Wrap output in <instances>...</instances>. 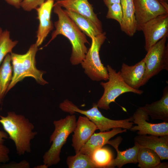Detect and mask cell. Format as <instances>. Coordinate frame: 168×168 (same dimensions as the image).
<instances>
[{
  "mask_svg": "<svg viewBox=\"0 0 168 168\" xmlns=\"http://www.w3.org/2000/svg\"><path fill=\"white\" fill-rule=\"evenodd\" d=\"M53 8L58 19L54 23L55 29L52 32L51 37L46 45L58 35H63L69 40L72 45L71 63L74 65L81 64L87 52L85 44H89V42L86 36L61 7L55 3Z\"/></svg>",
  "mask_w": 168,
  "mask_h": 168,
  "instance_id": "6da1fadb",
  "label": "cell"
},
{
  "mask_svg": "<svg viewBox=\"0 0 168 168\" xmlns=\"http://www.w3.org/2000/svg\"><path fill=\"white\" fill-rule=\"evenodd\" d=\"M0 123L14 143L20 156L31 152V141L37 135L34 125L25 116L10 111L6 116L0 115Z\"/></svg>",
  "mask_w": 168,
  "mask_h": 168,
  "instance_id": "7a4b0ae2",
  "label": "cell"
},
{
  "mask_svg": "<svg viewBox=\"0 0 168 168\" xmlns=\"http://www.w3.org/2000/svg\"><path fill=\"white\" fill-rule=\"evenodd\" d=\"M35 43L32 44L24 54L11 53L12 76L7 93L18 82L26 77L34 78L39 84L44 85L48 83L43 78L45 71L38 70L36 66L35 55L38 50Z\"/></svg>",
  "mask_w": 168,
  "mask_h": 168,
  "instance_id": "3957f363",
  "label": "cell"
},
{
  "mask_svg": "<svg viewBox=\"0 0 168 168\" xmlns=\"http://www.w3.org/2000/svg\"><path fill=\"white\" fill-rule=\"evenodd\" d=\"M76 116L73 114L53 122L54 130L50 137L51 145L43 156V162L48 167L58 164L60 161V154L67 139L74 131L76 125Z\"/></svg>",
  "mask_w": 168,
  "mask_h": 168,
  "instance_id": "277c9868",
  "label": "cell"
},
{
  "mask_svg": "<svg viewBox=\"0 0 168 168\" xmlns=\"http://www.w3.org/2000/svg\"><path fill=\"white\" fill-rule=\"evenodd\" d=\"M106 67L109 75L108 81L100 83L104 91L96 103L98 108L105 110L110 109V103L115 102L118 97L124 93L131 92L139 95L143 93L142 90L134 89L128 86L123 80L120 71L116 72L110 65H107Z\"/></svg>",
  "mask_w": 168,
  "mask_h": 168,
  "instance_id": "5b68a950",
  "label": "cell"
},
{
  "mask_svg": "<svg viewBox=\"0 0 168 168\" xmlns=\"http://www.w3.org/2000/svg\"><path fill=\"white\" fill-rule=\"evenodd\" d=\"M106 39L105 32L92 38L91 46L81 63L85 73L94 81L108 79L107 68L101 63L99 55L100 48Z\"/></svg>",
  "mask_w": 168,
  "mask_h": 168,
  "instance_id": "8992f818",
  "label": "cell"
},
{
  "mask_svg": "<svg viewBox=\"0 0 168 168\" xmlns=\"http://www.w3.org/2000/svg\"><path fill=\"white\" fill-rule=\"evenodd\" d=\"M167 37H164L147 52L144 58L145 72L143 86L161 71H168V45H166Z\"/></svg>",
  "mask_w": 168,
  "mask_h": 168,
  "instance_id": "52a82bcc",
  "label": "cell"
},
{
  "mask_svg": "<svg viewBox=\"0 0 168 168\" xmlns=\"http://www.w3.org/2000/svg\"><path fill=\"white\" fill-rule=\"evenodd\" d=\"M59 107L63 111L71 114L77 112L84 115L96 125L100 132L112 129L116 124L115 120L108 119L103 115L96 103L93 104L90 109L84 110L80 109L72 102L66 99L59 104Z\"/></svg>",
  "mask_w": 168,
  "mask_h": 168,
  "instance_id": "ba28073f",
  "label": "cell"
},
{
  "mask_svg": "<svg viewBox=\"0 0 168 168\" xmlns=\"http://www.w3.org/2000/svg\"><path fill=\"white\" fill-rule=\"evenodd\" d=\"M132 122L137 125L133 126L130 130L138 131V135L149 134L158 136L168 135V122L158 124L148 122L149 116L143 107H138L131 117Z\"/></svg>",
  "mask_w": 168,
  "mask_h": 168,
  "instance_id": "9c48e42d",
  "label": "cell"
},
{
  "mask_svg": "<svg viewBox=\"0 0 168 168\" xmlns=\"http://www.w3.org/2000/svg\"><path fill=\"white\" fill-rule=\"evenodd\" d=\"M145 38L146 51L168 35V13L163 14L150 20L142 26Z\"/></svg>",
  "mask_w": 168,
  "mask_h": 168,
  "instance_id": "30bf717a",
  "label": "cell"
},
{
  "mask_svg": "<svg viewBox=\"0 0 168 168\" xmlns=\"http://www.w3.org/2000/svg\"><path fill=\"white\" fill-rule=\"evenodd\" d=\"M137 31H141L143 25L158 16L168 13L158 0H133Z\"/></svg>",
  "mask_w": 168,
  "mask_h": 168,
  "instance_id": "8fae6325",
  "label": "cell"
},
{
  "mask_svg": "<svg viewBox=\"0 0 168 168\" xmlns=\"http://www.w3.org/2000/svg\"><path fill=\"white\" fill-rule=\"evenodd\" d=\"M54 4V0H46L35 9L37 12V18L39 21L35 43L38 47L41 44L53 29V25L51 19V16Z\"/></svg>",
  "mask_w": 168,
  "mask_h": 168,
  "instance_id": "7c38bea8",
  "label": "cell"
},
{
  "mask_svg": "<svg viewBox=\"0 0 168 168\" xmlns=\"http://www.w3.org/2000/svg\"><path fill=\"white\" fill-rule=\"evenodd\" d=\"M98 129L96 125L86 116H79L76 122L72 139V146L76 154L90 139L95 132Z\"/></svg>",
  "mask_w": 168,
  "mask_h": 168,
  "instance_id": "4fadbf2b",
  "label": "cell"
},
{
  "mask_svg": "<svg viewBox=\"0 0 168 168\" xmlns=\"http://www.w3.org/2000/svg\"><path fill=\"white\" fill-rule=\"evenodd\" d=\"M56 4L66 10L70 11L85 17L103 32L101 22L93 11L92 5L88 0H56Z\"/></svg>",
  "mask_w": 168,
  "mask_h": 168,
  "instance_id": "5bb4252c",
  "label": "cell"
},
{
  "mask_svg": "<svg viewBox=\"0 0 168 168\" xmlns=\"http://www.w3.org/2000/svg\"><path fill=\"white\" fill-rule=\"evenodd\" d=\"M134 141L139 147L154 151L161 160L168 159V135L162 136L138 135L134 137Z\"/></svg>",
  "mask_w": 168,
  "mask_h": 168,
  "instance_id": "9a60e30c",
  "label": "cell"
},
{
  "mask_svg": "<svg viewBox=\"0 0 168 168\" xmlns=\"http://www.w3.org/2000/svg\"><path fill=\"white\" fill-rule=\"evenodd\" d=\"M119 71L124 82L130 87L139 89L141 86H143L145 72L144 58L134 65L129 66L123 63Z\"/></svg>",
  "mask_w": 168,
  "mask_h": 168,
  "instance_id": "2e32d148",
  "label": "cell"
},
{
  "mask_svg": "<svg viewBox=\"0 0 168 168\" xmlns=\"http://www.w3.org/2000/svg\"><path fill=\"white\" fill-rule=\"evenodd\" d=\"M123 140L121 136H118L114 140H109L107 144L112 146L115 149L117 153L116 158L113 159L108 168H114L117 166L119 168L128 163H138L137 157L139 148V146L134 143L132 147L121 151L118 147Z\"/></svg>",
  "mask_w": 168,
  "mask_h": 168,
  "instance_id": "e0dca14e",
  "label": "cell"
},
{
  "mask_svg": "<svg viewBox=\"0 0 168 168\" xmlns=\"http://www.w3.org/2000/svg\"><path fill=\"white\" fill-rule=\"evenodd\" d=\"M127 130L125 129H122L121 128H115L109 131L94 133L79 152L86 155L90 158L96 150L107 144L110 139L117 134L126 132Z\"/></svg>",
  "mask_w": 168,
  "mask_h": 168,
  "instance_id": "ac0fdd59",
  "label": "cell"
},
{
  "mask_svg": "<svg viewBox=\"0 0 168 168\" xmlns=\"http://www.w3.org/2000/svg\"><path fill=\"white\" fill-rule=\"evenodd\" d=\"M120 4L123 12L121 30L128 36H133L137 31L133 0H121Z\"/></svg>",
  "mask_w": 168,
  "mask_h": 168,
  "instance_id": "d6986e66",
  "label": "cell"
},
{
  "mask_svg": "<svg viewBox=\"0 0 168 168\" xmlns=\"http://www.w3.org/2000/svg\"><path fill=\"white\" fill-rule=\"evenodd\" d=\"M152 119L168 122V86L164 89L163 95L159 100L143 107Z\"/></svg>",
  "mask_w": 168,
  "mask_h": 168,
  "instance_id": "ffe728a7",
  "label": "cell"
},
{
  "mask_svg": "<svg viewBox=\"0 0 168 168\" xmlns=\"http://www.w3.org/2000/svg\"><path fill=\"white\" fill-rule=\"evenodd\" d=\"M64 11L77 26L91 39L100 34V31L90 21L77 13L67 10Z\"/></svg>",
  "mask_w": 168,
  "mask_h": 168,
  "instance_id": "44dd1931",
  "label": "cell"
},
{
  "mask_svg": "<svg viewBox=\"0 0 168 168\" xmlns=\"http://www.w3.org/2000/svg\"><path fill=\"white\" fill-rule=\"evenodd\" d=\"M11 55L7 54L0 66V105L2 104L12 76Z\"/></svg>",
  "mask_w": 168,
  "mask_h": 168,
  "instance_id": "7402d4cb",
  "label": "cell"
},
{
  "mask_svg": "<svg viewBox=\"0 0 168 168\" xmlns=\"http://www.w3.org/2000/svg\"><path fill=\"white\" fill-rule=\"evenodd\" d=\"M137 160L140 168H160L161 159L154 151L147 148L139 147Z\"/></svg>",
  "mask_w": 168,
  "mask_h": 168,
  "instance_id": "603a6c76",
  "label": "cell"
},
{
  "mask_svg": "<svg viewBox=\"0 0 168 168\" xmlns=\"http://www.w3.org/2000/svg\"><path fill=\"white\" fill-rule=\"evenodd\" d=\"M90 158L97 168H108L114 159L111 150L103 147L96 150Z\"/></svg>",
  "mask_w": 168,
  "mask_h": 168,
  "instance_id": "cb8c5ba5",
  "label": "cell"
},
{
  "mask_svg": "<svg viewBox=\"0 0 168 168\" xmlns=\"http://www.w3.org/2000/svg\"><path fill=\"white\" fill-rule=\"evenodd\" d=\"M66 163L69 168H97L88 156L79 152L68 156Z\"/></svg>",
  "mask_w": 168,
  "mask_h": 168,
  "instance_id": "d4e9b609",
  "label": "cell"
},
{
  "mask_svg": "<svg viewBox=\"0 0 168 168\" xmlns=\"http://www.w3.org/2000/svg\"><path fill=\"white\" fill-rule=\"evenodd\" d=\"M17 41H13L10 38V32L6 30L0 36V66L6 55L12 52L17 44Z\"/></svg>",
  "mask_w": 168,
  "mask_h": 168,
  "instance_id": "484cf974",
  "label": "cell"
},
{
  "mask_svg": "<svg viewBox=\"0 0 168 168\" xmlns=\"http://www.w3.org/2000/svg\"><path fill=\"white\" fill-rule=\"evenodd\" d=\"M107 7L108 11L106 16V18L115 20L120 25L123 18L122 8L120 3L113 4Z\"/></svg>",
  "mask_w": 168,
  "mask_h": 168,
  "instance_id": "4316f807",
  "label": "cell"
},
{
  "mask_svg": "<svg viewBox=\"0 0 168 168\" xmlns=\"http://www.w3.org/2000/svg\"><path fill=\"white\" fill-rule=\"evenodd\" d=\"M45 0H23L21 4V7L26 11H30L36 9Z\"/></svg>",
  "mask_w": 168,
  "mask_h": 168,
  "instance_id": "83f0119b",
  "label": "cell"
},
{
  "mask_svg": "<svg viewBox=\"0 0 168 168\" xmlns=\"http://www.w3.org/2000/svg\"><path fill=\"white\" fill-rule=\"evenodd\" d=\"M10 150L3 144H0V163H5L10 160Z\"/></svg>",
  "mask_w": 168,
  "mask_h": 168,
  "instance_id": "f1b7e54d",
  "label": "cell"
},
{
  "mask_svg": "<svg viewBox=\"0 0 168 168\" xmlns=\"http://www.w3.org/2000/svg\"><path fill=\"white\" fill-rule=\"evenodd\" d=\"M2 167L5 168H28L30 167V165L28 161L23 160L18 163H10L3 166Z\"/></svg>",
  "mask_w": 168,
  "mask_h": 168,
  "instance_id": "f546056e",
  "label": "cell"
},
{
  "mask_svg": "<svg viewBox=\"0 0 168 168\" xmlns=\"http://www.w3.org/2000/svg\"><path fill=\"white\" fill-rule=\"evenodd\" d=\"M8 4L17 8L21 7V4L23 0H5Z\"/></svg>",
  "mask_w": 168,
  "mask_h": 168,
  "instance_id": "4dcf8cb0",
  "label": "cell"
},
{
  "mask_svg": "<svg viewBox=\"0 0 168 168\" xmlns=\"http://www.w3.org/2000/svg\"><path fill=\"white\" fill-rule=\"evenodd\" d=\"M8 137V135L6 132L0 130V144H3L5 139Z\"/></svg>",
  "mask_w": 168,
  "mask_h": 168,
  "instance_id": "1f68e13d",
  "label": "cell"
},
{
  "mask_svg": "<svg viewBox=\"0 0 168 168\" xmlns=\"http://www.w3.org/2000/svg\"><path fill=\"white\" fill-rule=\"evenodd\" d=\"M103 2L108 7L109 6L114 3H120L121 0H103Z\"/></svg>",
  "mask_w": 168,
  "mask_h": 168,
  "instance_id": "d6a6232c",
  "label": "cell"
},
{
  "mask_svg": "<svg viewBox=\"0 0 168 168\" xmlns=\"http://www.w3.org/2000/svg\"><path fill=\"white\" fill-rule=\"evenodd\" d=\"M48 166L45 164H44L43 165H41L37 166L34 167V168H48Z\"/></svg>",
  "mask_w": 168,
  "mask_h": 168,
  "instance_id": "836d02e7",
  "label": "cell"
},
{
  "mask_svg": "<svg viewBox=\"0 0 168 168\" xmlns=\"http://www.w3.org/2000/svg\"><path fill=\"white\" fill-rule=\"evenodd\" d=\"M2 32V29L0 27V36Z\"/></svg>",
  "mask_w": 168,
  "mask_h": 168,
  "instance_id": "e575fe53",
  "label": "cell"
},
{
  "mask_svg": "<svg viewBox=\"0 0 168 168\" xmlns=\"http://www.w3.org/2000/svg\"><path fill=\"white\" fill-rule=\"evenodd\" d=\"M159 1H168V0H158Z\"/></svg>",
  "mask_w": 168,
  "mask_h": 168,
  "instance_id": "d590c367",
  "label": "cell"
}]
</instances>
